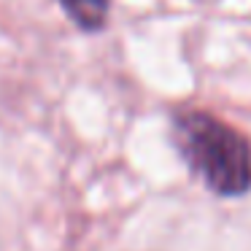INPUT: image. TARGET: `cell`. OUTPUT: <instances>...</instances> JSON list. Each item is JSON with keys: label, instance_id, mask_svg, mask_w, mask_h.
I'll return each instance as SVG.
<instances>
[{"label": "cell", "instance_id": "obj_1", "mask_svg": "<svg viewBox=\"0 0 251 251\" xmlns=\"http://www.w3.org/2000/svg\"><path fill=\"white\" fill-rule=\"evenodd\" d=\"M173 138L211 192L238 197L251 189V146L235 127L202 111H186L176 119Z\"/></svg>", "mask_w": 251, "mask_h": 251}, {"label": "cell", "instance_id": "obj_2", "mask_svg": "<svg viewBox=\"0 0 251 251\" xmlns=\"http://www.w3.org/2000/svg\"><path fill=\"white\" fill-rule=\"evenodd\" d=\"M60 3L73 17V22H78L84 30L103 27L108 17V0H60Z\"/></svg>", "mask_w": 251, "mask_h": 251}]
</instances>
